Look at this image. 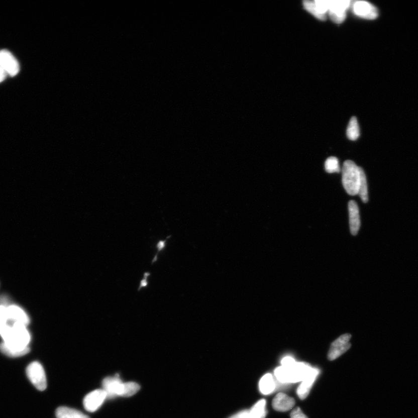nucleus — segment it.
Returning a JSON list of instances; mask_svg holds the SVG:
<instances>
[{"label":"nucleus","instance_id":"obj_4","mask_svg":"<svg viewBox=\"0 0 418 418\" xmlns=\"http://www.w3.org/2000/svg\"><path fill=\"white\" fill-rule=\"evenodd\" d=\"M348 0H327L328 13L331 20L336 24H341L346 18V11L350 6Z\"/></svg>","mask_w":418,"mask_h":418},{"label":"nucleus","instance_id":"obj_1","mask_svg":"<svg viewBox=\"0 0 418 418\" xmlns=\"http://www.w3.org/2000/svg\"><path fill=\"white\" fill-rule=\"evenodd\" d=\"M3 342L12 348L22 349L28 348L31 336L25 325L8 322L6 327L0 329Z\"/></svg>","mask_w":418,"mask_h":418},{"label":"nucleus","instance_id":"obj_26","mask_svg":"<svg viewBox=\"0 0 418 418\" xmlns=\"http://www.w3.org/2000/svg\"><path fill=\"white\" fill-rule=\"evenodd\" d=\"M290 418H308L299 407L294 409L290 413Z\"/></svg>","mask_w":418,"mask_h":418},{"label":"nucleus","instance_id":"obj_19","mask_svg":"<svg viewBox=\"0 0 418 418\" xmlns=\"http://www.w3.org/2000/svg\"><path fill=\"white\" fill-rule=\"evenodd\" d=\"M303 6L305 10H307L308 13L311 14L318 20L323 21L327 20V14L323 13L321 11L315 1H304L303 2Z\"/></svg>","mask_w":418,"mask_h":418},{"label":"nucleus","instance_id":"obj_22","mask_svg":"<svg viewBox=\"0 0 418 418\" xmlns=\"http://www.w3.org/2000/svg\"><path fill=\"white\" fill-rule=\"evenodd\" d=\"M325 169L329 173L341 172L338 159L334 156L328 158L325 163Z\"/></svg>","mask_w":418,"mask_h":418},{"label":"nucleus","instance_id":"obj_6","mask_svg":"<svg viewBox=\"0 0 418 418\" xmlns=\"http://www.w3.org/2000/svg\"><path fill=\"white\" fill-rule=\"evenodd\" d=\"M124 387L125 383L119 378V375H116L114 377H107L102 382V389L106 391L108 398L122 397Z\"/></svg>","mask_w":418,"mask_h":418},{"label":"nucleus","instance_id":"obj_12","mask_svg":"<svg viewBox=\"0 0 418 418\" xmlns=\"http://www.w3.org/2000/svg\"><path fill=\"white\" fill-rule=\"evenodd\" d=\"M7 316L9 322L19 323L28 327L30 323V319L23 309L16 304H11L7 307Z\"/></svg>","mask_w":418,"mask_h":418},{"label":"nucleus","instance_id":"obj_5","mask_svg":"<svg viewBox=\"0 0 418 418\" xmlns=\"http://www.w3.org/2000/svg\"><path fill=\"white\" fill-rule=\"evenodd\" d=\"M352 335L349 334L342 335L332 343L329 352L328 360L333 361L343 355L351 348L350 339Z\"/></svg>","mask_w":418,"mask_h":418},{"label":"nucleus","instance_id":"obj_10","mask_svg":"<svg viewBox=\"0 0 418 418\" xmlns=\"http://www.w3.org/2000/svg\"><path fill=\"white\" fill-rule=\"evenodd\" d=\"M295 365L292 368H286L281 366V367L276 368L274 371L276 378L278 381L282 383L301 382L300 377L298 375L296 371Z\"/></svg>","mask_w":418,"mask_h":418},{"label":"nucleus","instance_id":"obj_21","mask_svg":"<svg viewBox=\"0 0 418 418\" xmlns=\"http://www.w3.org/2000/svg\"><path fill=\"white\" fill-rule=\"evenodd\" d=\"M266 401L264 400H260L249 409L250 413L252 418H265L267 415L266 411Z\"/></svg>","mask_w":418,"mask_h":418},{"label":"nucleus","instance_id":"obj_2","mask_svg":"<svg viewBox=\"0 0 418 418\" xmlns=\"http://www.w3.org/2000/svg\"><path fill=\"white\" fill-rule=\"evenodd\" d=\"M360 179V167L352 160H346L342 169V183L343 187L350 195H358Z\"/></svg>","mask_w":418,"mask_h":418},{"label":"nucleus","instance_id":"obj_16","mask_svg":"<svg viewBox=\"0 0 418 418\" xmlns=\"http://www.w3.org/2000/svg\"><path fill=\"white\" fill-rule=\"evenodd\" d=\"M56 416L57 418H89L79 410L66 406L58 408L56 410Z\"/></svg>","mask_w":418,"mask_h":418},{"label":"nucleus","instance_id":"obj_23","mask_svg":"<svg viewBox=\"0 0 418 418\" xmlns=\"http://www.w3.org/2000/svg\"><path fill=\"white\" fill-rule=\"evenodd\" d=\"M140 390V386L135 382L125 383L124 391H123V397H129L136 394Z\"/></svg>","mask_w":418,"mask_h":418},{"label":"nucleus","instance_id":"obj_14","mask_svg":"<svg viewBox=\"0 0 418 418\" xmlns=\"http://www.w3.org/2000/svg\"><path fill=\"white\" fill-rule=\"evenodd\" d=\"M294 404H295V401L294 398L282 393L276 395L272 403V407L279 412L287 411L292 409Z\"/></svg>","mask_w":418,"mask_h":418},{"label":"nucleus","instance_id":"obj_25","mask_svg":"<svg viewBox=\"0 0 418 418\" xmlns=\"http://www.w3.org/2000/svg\"><path fill=\"white\" fill-rule=\"evenodd\" d=\"M296 363V362L290 357L283 358L281 361L282 366L286 368H292Z\"/></svg>","mask_w":418,"mask_h":418},{"label":"nucleus","instance_id":"obj_20","mask_svg":"<svg viewBox=\"0 0 418 418\" xmlns=\"http://www.w3.org/2000/svg\"><path fill=\"white\" fill-rule=\"evenodd\" d=\"M360 135V128L357 119L354 117L350 119L348 129H347V136L349 140L356 141L359 138Z\"/></svg>","mask_w":418,"mask_h":418},{"label":"nucleus","instance_id":"obj_17","mask_svg":"<svg viewBox=\"0 0 418 418\" xmlns=\"http://www.w3.org/2000/svg\"><path fill=\"white\" fill-rule=\"evenodd\" d=\"M259 388L261 393L263 394L267 395L271 393L275 388L273 376L270 374L263 376L260 380Z\"/></svg>","mask_w":418,"mask_h":418},{"label":"nucleus","instance_id":"obj_11","mask_svg":"<svg viewBox=\"0 0 418 418\" xmlns=\"http://www.w3.org/2000/svg\"><path fill=\"white\" fill-rule=\"evenodd\" d=\"M320 371L318 369L311 368L308 374L306 376L305 379L302 381L301 384L298 387L297 393L298 397L301 400H304L308 396L310 392L314 382L319 375Z\"/></svg>","mask_w":418,"mask_h":418},{"label":"nucleus","instance_id":"obj_13","mask_svg":"<svg viewBox=\"0 0 418 418\" xmlns=\"http://www.w3.org/2000/svg\"><path fill=\"white\" fill-rule=\"evenodd\" d=\"M348 206L350 232L353 235H356L361 226L359 208L354 200H350Z\"/></svg>","mask_w":418,"mask_h":418},{"label":"nucleus","instance_id":"obj_8","mask_svg":"<svg viewBox=\"0 0 418 418\" xmlns=\"http://www.w3.org/2000/svg\"><path fill=\"white\" fill-rule=\"evenodd\" d=\"M354 14L365 20H375L378 17V11L371 4L366 2H356L353 4Z\"/></svg>","mask_w":418,"mask_h":418},{"label":"nucleus","instance_id":"obj_29","mask_svg":"<svg viewBox=\"0 0 418 418\" xmlns=\"http://www.w3.org/2000/svg\"><path fill=\"white\" fill-rule=\"evenodd\" d=\"M7 74H8L7 73L6 70L0 65V83H2V81L5 80Z\"/></svg>","mask_w":418,"mask_h":418},{"label":"nucleus","instance_id":"obj_3","mask_svg":"<svg viewBox=\"0 0 418 418\" xmlns=\"http://www.w3.org/2000/svg\"><path fill=\"white\" fill-rule=\"evenodd\" d=\"M26 374L30 381L37 390L44 391L47 388L46 373L42 364L35 361L30 364L26 368Z\"/></svg>","mask_w":418,"mask_h":418},{"label":"nucleus","instance_id":"obj_27","mask_svg":"<svg viewBox=\"0 0 418 418\" xmlns=\"http://www.w3.org/2000/svg\"><path fill=\"white\" fill-rule=\"evenodd\" d=\"M229 418H252L249 410H243Z\"/></svg>","mask_w":418,"mask_h":418},{"label":"nucleus","instance_id":"obj_28","mask_svg":"<svg viewBox=\"0 0 418 418\" xmlns=\"http://www.w3.org/2000/svg\"><path fill=\"white\" fill-rule=\"evenodd\" d=\"M11 305L10 304V299L9 297L6 295H2L0 296V305L5 306V307H9Z\"/></svg>","mask_w":418,"mask_h":418},{"label":"nucleus","instance_id":"obj_15","mask_svg":"<svg viewBox=\"0 0 418 418\" xmlns=\"http://www.w3.org/2000/svg\"><path fill=\"white\" fill-rule=\"evenodd\" d=\"M31 351L29 347L22 349L12 348L3 342L0 343V352L10 357H19L26 355Z\"/></svg>","mask_w":418,"mask_h":418},{"label":"nucleus","instance_id":"obj_9","mask_svg":"<svg viewBox=\"0 0 418 418\" xmlns=\"http://www.w3.org/2000/svg\"><path fill=\"white\" fill-rule=\"evenodd\" d=\"M0 65L11 76H16L20 72V65L14 56L9 51H0Z\"/></svg>","mask_w":418,"mask_h":418},{"label":"nucleus","instance_id":"obj_7","mask_svg":"<svg viewBox=\"0 0 418 418\" xmlns=\"http://www.w3.org/2000/svg\"><path fill=\"white\" fill-rule=\"evenodd\" d=\"M107 398V393L103 389L92 391L84 398V408L89 412H94L100 408Z\"/></svg>","mask_w":418,"mask_h":418},{"label":"nucleus","instance_id":"obj_30","mask_svg":"<svg viewBox=\"0 0 418 418\" xmlns=\"http://www.w3.org/2000/svg\"><path fill=\"white\" fill-rule=\"evenodd\" d=\"M169 238H170V237H169L167 239H168ZM167 239L165 241H159L158 242V245H157V247H158L159 251H161L164 248H165V245H166V241H167Z\"/></svg>","mask_w":418,"mask_h":418},{"label":"nucleus","instance_id":"obj_18","mask_svg":"<svg viewBox=\"0 0 418 418\" xmlns=\"http://www.w3.org/2000/svg\"><path fill=\"white\" fill-rule=\"evenodd\" d=\"M360 184L358 188V195L360 196L362 201L364 203H367L368 201V193L367 178L363 168L360 167Z\"/></svg>","mask_w":418,"mask_h":418},{"label":"nucleus","instance_id":"obj_24","mask_svg":"<svg viewBox=\"0 0 418 418\" xmlns=\"http://www.w3.org/2000/svg\"><path fill=\"white\" fill-rule=\"evenodd\" d=\"M8 321L7 307L5 306L0 305V329L7 326Z\"/></svg>","mask_w":418,"mask_h":418}]
</instances>
